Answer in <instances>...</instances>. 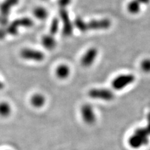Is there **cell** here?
I'll return each mask as SVG.
<instances>
[{
  "mask_svg": "<svg viewBox=\"0 0 150 150\" xmlns=\"http://www.w3.org/2000/svg\"><path fill=\"white\" fill-rule=\"evenodd\" d=\"M20 0H4L0 4V26L8 25L9 17L11 9L19 3Z\"/></svg>",
  "mask_w": 150,
  "mask_h": 150,
  "instance_id": "4",
  "label": "cell"
},
{
  "mask_svg": "<svg viewBox=\"0 0 150 150\" xmlns=\"http://www.w3.org/2000/svg\"><path fill=\"white\" fill-rule=\"evenodd\" d=\"M141 69L144 73H150V59L146 58L142 61L141 63Z\"/></svg>",
  "mask_w": 150,
  "mask_h": 150,
  "instance_id": "18",
  "label": "cell"
},
{
  "mask_svg": "<svg viewBox=\"0 0 150 150\" xmlns=\"http://www.w3.org/2000/svg\"><path fill=\"white\" fill-rule=\"evenodd\" d=\"M46 98L41 93H35L30 98V103L35 108H41L46 103Z\"/></svg>",
  "mask_w": 150,
  "mask_h": 150,
  "instance_id": "11",
  "label": "cell"
},
{
  "mask_svg": "<svg viewBox=\"0 0 150 150\" xmlns=\"http://www.w3.org/2000/svg\"><path fill=\"white\" fill-rule=\"evenodd\" d=\"M4 88V84L3 82L1 81V79H0V90H2Z\"/></svg>",
  "mask_w": 150,
  "mask_h": 150,
  "instance_id": "22",
  "label": "cell"
},
{
  "mask_svg": "<svg viewBox=\"0 0 150 150\" xmlns=\"http://www.w3.org/2000/svg\"><path fill=\"white\" fill-rule=\"evenodd\" d=\"M43 1H46V0H43Z\"/></svg>",
  "mask_w": 150,
  "mask_h": 150,
  "instance_id": "23",
  "label": "cell"
},
{
  "mask_svg": "<svg viewBox=\"0 0 150 150\" xmlns=\"http://www.w3.org/2000/svg\"><path fill=\"white\" fill-rule=\"evenodd\" d=\"M98 56V50L96 48H89L83 54L81 59V64L83 67H90L95 62Z\"/></svg>",
  "mask_w": 150,
  "mask_h": 150,
  "instance_id": "10",
  "label": "cell"
},
{
  "mask_svg": "<svg viewBox=\"0 0 150 150\" xmlns=\"http://www.w3.org/2000/svg\"><path fill=\"white\" fill-rule=\"evenodd\" d=\"M141 4L137 0H132L128 3L127 6V9L129 13L133 15H136L140 11Z\"/></svg>",
  "mask_w": 150,
  "mask_h": 150,
  "instance_id": "16",
  "label": "cell"
},
{
  "mask_svg": "<svg viewBox=\"0 0 150 150\" xmlns=\"http://www.w3.org/2000/svg\"><path fill=\"white\" fill-rule=\"evenodd\" d=\"M70 68L67 64H59L56 68L55 74L56 76L60 79H65L69 77L70 74Z\"/></svg>",
  "mask_w": 150,
  "mask_h": 150,
  "instance_id": "13",
  "label": "cell"
},
{
  "mask_svg": "<svg viewBox=\"0 0 150 150\" xmlns=\"http://www.w3.org/2000/svg\"><path fill=\"white\" fill-rule=\"evenodd\" d=\"M135 76L132 74H123L116 76L112 81V86L116 90H121L132 84Z\"/></svg>",
  "mask_w": 150,
  "mask_h": 150,
  "instance_id": "6",
  "label": "cell"
},
{
  "mask_svg": "<svg viewBox=\"0 0 150 150\" xmlns=\"http://www.w3.org/2000/svg\"><path fill=\"white\" fill-rule=\"evenodd\" d=\"M141 4H147L150 2V0H137Z\"/></svg>",
  "mask_w": 150,
  "mask_h": 150,
  "instance_id": "21",
  "label": "cell"
},
{
  "mask_svg": "<svg viewBox=\"0 0 150 150\" xmlns=\"http://www.w3.org/2000/svg\"><path fill=\"white\" fill-rule=\"evenodd\" d=\"M74 26L81 32H86L89 30H106L111 26V23L108 19L91 20L85 22L81 18H76L74 20Z\"/></svg>",
  "mask_w": 150,
  "mask_h": 150,
  "instance_id": "1",
  "label": "cell"
},
{
  "mask_svg": "<svg viewBox=\"0 0 150 150\" xmlns=\"http://www.w3.org/2000/svg\"><path fill=\"white\" fill-rule=\"evenodd\" d=\"M71 3V0H58V4L59 9H67L70 3Z\"/></svg>",
  "mask_w": 150,
  "mask_h": 150,
  "instance_id": "19",
  "label": "cell"
},
{
  "mask_svg": "<svg viewBox=\"0 0 150 150\" xmlns=\"http://www.w3.org/2000/svg\"><path fill=\"white\" fill-rule=\"evenodd\" d=\"M59 14L63 23V35L64 36H71L73 31V25L70 20L67 9H59Z\"/></svg>",
  "mask_w": 150,
  "mask_h": 150,
  "instance_id": "8",
  "label": "cell"
},
{
  "mask_svg": "<svg viewBox=\"0 0 150 150\" xmlns=\"http://www.w3.org/2000/svg\"><path fill=\"white\" fill-rule=\"evenodd\" d=\"M20 54L22 59L34 62H41L45 58V55L42 51L30 48L22 49Z\"/></svg>",
  "mask_w": 150,
  "mask_h": 150,
  "instance_id": "5",
  "label": "cell"
},
{
  "mask_svg": "<svg viewBox=\"0 0 150 150\" xmlns=\"http://www.w3.org/2000/svg\"><path fill=\"white\" fill-rule=\"evenodd\" d=\"M54 36L48 33L42 37L41 43L45 48L48 50H53L55 48L56 46V41Z\"/></svg>",
  "mask_w": 150,
  "mask_h": 150,
  "instance_id": "12",
  "label": "cell"
},
{
  "mask_svg": "<svg viewBox=\"0 0 150 150\" xmlns=\"http://www.w3.org/2000/svg\"><path fill=\"white\" fill-rule=\"evenodd\" d=\"M59 25V20L57 18H54L52 20V21H51L49 33L53 36H55L58 31Z\"/></svg>",
  "mask_w": 150,
  "mask_h": 150,
  "instance_id": "17",
  "label": "cell"
},
{
  "mask_svg": "<svg viewBox=\"0 0 150 150\" xmlns=\"http://www.w3.org/2000/svg\"><path fill=\"white\" fill-rule=\"evenodd\" d=\"M150 136V122H148L146 127L140 128L134 131L129 139V146L134 149H138L146 146L149 142Z\"/></svg>",
  "mask_w": 150,
  "mask_h": 150,
  "instance_id": "2",
  "label": "cell"
},
{
  "mask_svg": "<svg viewBox=\"0 0 150 150\" xmlns=\"http://www.w3.org/2000/svg\"><path fill=\"white\" fill-rule=\"evenodd\" d=\"M7 36L5 30H4V28L1 26L0 27V40H3L4 38Z\"/></svg>",
  "mask_w": 150,
  "mask_h": 150,
  "instance_id": "20",
  "label": "cell"
},
{
  "mask_svg": "<svg viewBox=\"0 0 150 150\" xmlns=\"http://www.w3.org/2000/svg\"><path fill=\"white\" fill-rule=\"evenodd\" d=\"M33 25V21L29 18H18L12 21L10 24L6 26H2L5 30L6 35L16 36L19 32V28H30Z\"/></svg>",
  "mask_w": 150,
  "mask_h": 150,
  "instance_id": "3",
  "label": "cell"
},
{
  "mask_svg": "<svg viewBox=\"0 0 150 150\" xmlns=\"http://www.w3.org/2000/svg\"><path fill=\"white\" fill-rule=\"evenodd\" d=\"M88 96L93 99L110 101L114 99V93L107 88H93L88 92Z\"/></svg>",
  "mask_w": 150,
  "mask_h": 150,
  "instance_id": "7",
  "label": "cell"
},
{
  "mask_svg": "<svg viewBox=\"0 0 150 150\" xmlns=\"http://www.w3.org/2000/svg\"><path fill=\"white\" fill-rule=\"evenodd\" d=\"M81 115L83 121L88 125H92L96 121L95 112L90 104H84L81 106Z\"/></svg>",
  "mask_w": 150,
  "mask_h": 150,
  "instance_id": "9",
  "label": "cell"
},
{
  "mask_svg": "<svg viewBox=\"0 0 150 150\" xmlns=\"http://www.w3.org/2000/svg\"><path fill=\"white\" fill-rule=\"evenodd\" d=\"M12 112L11 105L6 101L0 102V116L2 118H8Z\"/></svg>",
  "mask_w": 150,
  "mask_h": 150,
  "instance_id": "14",
  "label": "cell"
},
{
  "mask_svg": "<svg viewBox=\"0 0 150 150\" xmlns=\"http://www.w3.org/2000/svg\"><path fill=\"white\" fill-rule=\"evenodd\" d=\"M34 16L38 20H45L48 16V12L43 7H36L33 10Z\"/></svg>",
  "mask_w": 150,
  "mask_h": 150,
  "instance_id": "15",
  "label": "cell"
}]
</instances>
